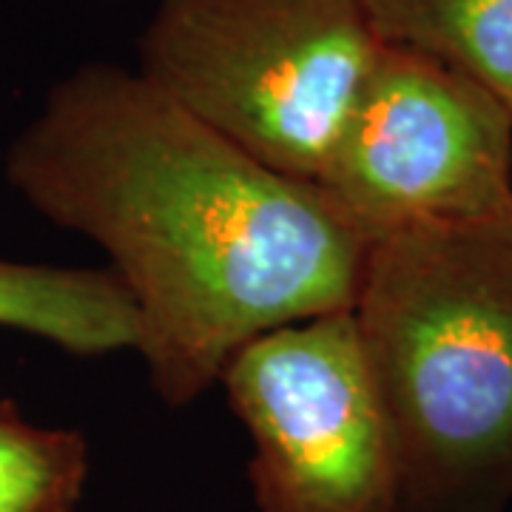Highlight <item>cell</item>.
<instances>
[{"mask_svg": "<svg viewBox=\"0 0 512 512\" xmlns=\"http://www.w3.org/2000/svg\"><path fill=\"white\" fill-rule=\"evenodd\" d=\"M367 239L512 208V111L439 60L382 43L316 177Z\"/></svg>", "mask_w": 512, "mask_h": 512, "instance_id": "obj_4", "label": "cell"}, {"mask_svg": "<svg viewBox=\"0 0 512 512\" xmlns=\"http://www.w3.org/2000/svg\"><path fill=\"white\" fill-rule=\"evenodd\" d=\"M0 328L46 339L72 356L137 348V311L109 268L0 259Z\"/></svg>", "mask_w": 512, "mask_h": 512, "instance_id": "obj_6", "label": "cell"}, {"mask_svg": "<svg viewBox=\"0 0 512 512\" xmlns=\"http://www.w3.org/2000/svg\"><path fill=\"white\" fill-rule=\"evenodd\" d=\"M399 461V512L512 501V208L373 239L353 302Z\"/></svg>", "mask_w": 512, "mask_h": 512, "instance_id": "obj_2", "label": "cell"}, {"mask_svg": "<svg viewBox=\"0 0 512 512\" xmlns=\"http://www.w3.org/2000/svg\"><path fill=\"white\" fill-rule=\"evenodd\" d=\"M220 384L254 447L259 512H399V461L353 311L268 330Z\"/></svg>", "mask_w": 512, "mask_h": 512, "instance_id": "obj_5", "label": "cell"}, {"mask_svg": "<svg viewBox=\"0 0 512 512\" xmlns=\"http://www.w3.org/2000/svg\"><path fill=\"white\" fill-rule=\"evenodd\" d=\"M379 46L362 0H157L137 72L256 160L316 183Z\"/></svg>", "mask_w": 512, "mask_h": 512, "instance_id": "obj_3", "label": "cell"}, {"mask_svg": "<svg viewBox=\"0 0 512 512\" xmlns=\"http://www.w3.org/2000/svg\"><path fill=\"white\" fill-rule=\"evenodd\" d=\"M89 478L77 430L43 427L0 402V512H72Z\"/></svg>", "mask_w": 512, "mask_h": 512, "instance_id": "obj_8", "label": "cell"}, {"mask_svg": "<svg viewBox=\"0 0 512 512\" xmlns=\"http://www.w3.org/2000/svg\"><path fill=\"white\" fill-rule=\"evenodd\" d=\"M40 217L92 239L137 311V353L185 407L251 339L350 311L367 239L316 183L205 126L137 69L86 63L6 151Z\"/></svg>", "mask_w": 512, "mask_h": 512, "instance_id": "obj_1", "label": "cell"}, {"mask_svg": "<svg viewBox=\"0 0 512 512\" xmlns=\"http://www.w3.org/2000/svg\"><path fill=\"white\" fill-rule=\"evenodd\" d=\"M370 29L470 77L512 111V0H362Z\"/></svg>", "mask_w": 512, "mask_h": 512, "instance_id": "obj_7", "label": "cell"}]
</instances>
